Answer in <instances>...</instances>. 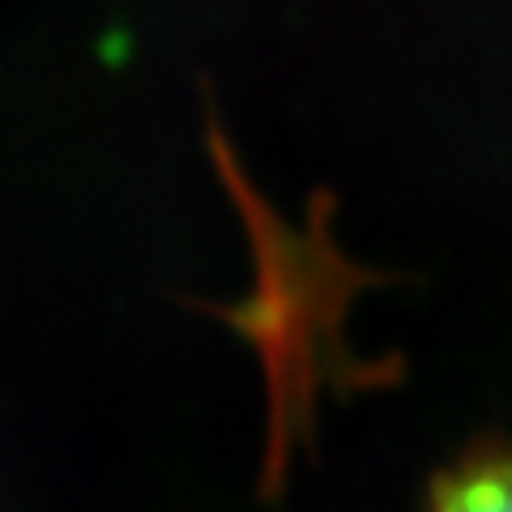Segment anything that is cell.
Returning <instances> with one entry per match:
<instances>
[{
	"instance_id": "obj_1",
	"label": "cell",
	"mask_w": 512,
	"mask_h": 512,
	"mask_svg": "<svg viewBox=\"0 0 512 512\" xmlns=\"http://www.w3.org/2000/svg\"><path fill=\"white\" fill-rule=\"evenodd\" d=\"M427 512H512V457H474L453 470Z\"/></svg>"
}]
</instances>
